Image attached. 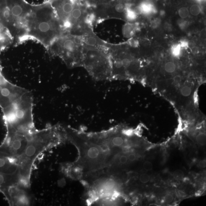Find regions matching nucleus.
Returning a JSON list of instances; mask_svg holds the SVG:
<instances>
[{
  "label": "nucleus",
  "mask_w": 206,
  "mask_h": 206,
  "mask_svg": "<svg viewBox=\"0 0 206 206\" xmlns=\"http://www.w3.org/2000/svg\"><path fill=\"white\" fill-rule=\"evenodd\" d=\"M63 33L60 23L49 1L32 5L26 24V39L37 41L47 50Z\"/></svg>",
  "instance_id": "f257e3e1"
},
{
  "label": "nucleus",
  "mask_w": 206,
  "mask_h": 206,
  "mask_svg": "<svg viewBox=\"0 0 206 206\" xmlns=\"http://www.w3.org/2000/svg\"><path fill=\"white\" fill-rule=\"evenodd\" d=\"M83 44L81 36L63 33L47 49L52 56L58 57L70 68L81 67Z\"/></svg>",
  "instance_id": "f03ea898"
},
{
  "label": "nucleus",
  "mask_w": 206,
  "mask_h": 206,
  "mask_svg": "<svg viewBox=\"0 0 206 206\" xmlns=\"http://www.w3.org/2000/svg\"><path fill=\"white\" fill-rule=\"evenodd\" d=\"M108 49L83 46L81 67L98 81H112V64Z\"/></svg>",
  "instance_id": "7ed1b4c3"
},
{
  "label": "nucleus",
  "mask_w": 206,
  "mask_h": 206,
  "mask_svg": "<svg viewBox=\"0 0 206 206\" xmlns=\"http://www.w3.org/2000/svg\"><path fill=\"white\" fill-rule=\"evenodd\" d=\"M0 173L12 178L27 190L30 187V178L26 175L17 161L0 151Z\"/></svg>",
  "instance_id": "20e7f679"
},
{
  "label": "nucleus",
  "mask_w": 206,
  "mask_h": 206,
  "mask_svg": "<svg viewBox=\"0 0 206 206\" xmlns=\"http://www.w3.org/2000/svg\"><path fill=\"white\" fill-rule=\"evenodd\" d=\"M63 31L73 10L75 0H49Z\"/></svg>",
  "instance_id": "39448f33"
},
{
  "label": "nucleus",
  "mask_w": 206,
  "mask_h": 206,
  "mask_svg": "<svg viewBox=\"0 0 206 206\" xmlns=\"http://www.w3.org/2000/svg\"><path fill=\"white\" fill-rule=\"evenodd\" d=\"M81 37L83 46L100 49H107L109 43L101 40L95 35L93 29L87 31Z\"/></svg>",
  "instance_id": "423d86ee"
},
{
  "label": "nucleus",
  "mask_w": 206,
  "mask_h": 206,
  "mask_svg": "<svg viewBox=\"0 0 206 206\" xmlns=\"http://www.w3.org/2000/svg\"><path fill=\"white\" fill-rule=\"evenodd\" d=\"M90 146L88 147L85 151V156L87 159L90 161H97L100 158L103 157V153L105 151H107L103 147V145L100 146L95 144H91Z\"/></svg>",
  "instance_id": "0eeeda50"
},
{
  "label": "nucleus",
  "mask_w": 206,
  "mask_h": 206,
  "mask_svg": "<svg viewBox=\"0 0 206 206\" xmlns=\"http://www.w3.org/2000/svg\"><path fill=\"white\" fill-rule=\"evenodd\" d=\"M136 29V26L135 24L128 23L123 28L124 35L126 37H131L134 35Z\"/></svg>",
  "instance_id": "6e6552de"
},
{
  "label": "nucleus",
  "mask_w": 206,
  "mask_h": 206,
  "mask_svg": "<svg viewBox=\"0 0 206 206\" xmlns=\"http://www.w3.org/2000/svg\"><path fill=\"white\" fill-rule=\"evenodd\" d=\"M139 6L142 10V14L149 15L156 11L154 6L149 2H143Z\"/></svg>",
  "instance_id": "1a4fd4ad"
},
{
  "label": "nucleus",
  "mask_w": 206,
  "mask_h": 206,
  "mask_svg": "<svg viewBox=\"0 0 206 206\" xmlns=\"http://www.w3.org/2000/svg\"><path fill=\"white\" fill-rule=\"evenodd\" d=\"M181 49L179 44H174L171 48V54L174 57H179L180 55Z\"/></svg>",
  "instance_id": "9d476101"
},
{
  "label": "nucleus",
  "mask_w": 206,
  "mask_h": 206,
  "mask_svg": "<svg viewBox=\"0 0 206 206\" xmlns=\"http://www.w3.org/2000/svg\"><path fill=\"white\" fill-rule=\"evenodd\" d=\"M176 68L175 64L173 62H168L165 65V70L169 73H172V72H174L175 71Z\"/></svg>",
  "instance_id": "9b49d317"
},
{
  "label": "nucleus",
  "mask_w": 206,
  "mask_h": 206,
  "mask_svg": "<svg viewBox=\"0 0 206 206\" xmlns=\"http://www.w3.org/2000/svg\"><path fill=\"white\" fill-rule=\"evenodd\" d=\"M196 140L198 144L201 146H204L206 144V137L205 134L201 133L196 137Z\"/></svg>",
  "instance_id": "f8f14e48"
},
{
  "label": "nucleus",
  "mask_w": 206,
  "mask_h": 206,
  "mask_svg": "<svg viewBox=\"0 0 206 206\" xmlns=\"http://www.w3.org/2000/svg\"><path fill=\"white\" fill-rule=\"evenodd\" d=\"M173 176L176 180L180 181L183 179L184 174L183 172L180 169H177L174 171L173 173Z\"/></svg>",
  "instance_id": "ddd939ff"
},
{
  "label": "nucleus",
  "mask_w": 206,
  "mask_h": 206,
  "mask_svg": "<svg viewBox=\"0 0 206 206\" xmlns=\"http://www.w3.org/2000/svg\"><path fill=\"white\" fill-rule=\"evenodd\" d=\"M201 11V9L198 5H194L191 7L190 8V12L193 15L197 16L198 15Z\"/></svg>",
  "instance_id": "4468645a"
},
{
  "label": "nucleus",
  "mask_w": 206,
  "mask_h": 206,
  "mask_svg": "<svg viewBox=\"0 0 206 206\" xmlns=\"http://www.w3.org/2000/svg\"><path fill=\"white\" fill-rule=\"evenodd\" d=\"M179 15L182 19L187 18L189 15V11L187 8L182 7L179 11Z\"/></svg>",
  "instance_id": "2eb2a0df"
},
{
  "label": "nucleus",
  "mask_w": 206,
  "mask_h": 206,
  "mask_svg": "<svg viewBox=\"0 0 206 206\" xmlns=\"http://www.w3.org/2000/svg\"><path fill=\"white\" fill-rule=\"evenodd\" d=\"M140 181L142 183H147L149 182L150 179V177L148 174L144 173L141 174L140 177Z\"/></svg>",
  "instance_id": "dca6fc26"
},
{
  "label": "nucleus",
  "mask_w": 206,
  "mask_h": 206,
  "mask_svg": "<svg viewBox=\"0 0 206 206\" xmlns=\"http://www.w3.org/2000/svg\"><path fill=\"white\" fill-rule=\"evenodd\" d=\"M118 160H117L116 161H118L117 164H126L128 161V157L124 155H122L118 157Z\"/></svg>",
  "instance_id": "f3484780"
},
{
  "label": "nucleus",
  "mask_w": 206,
  "mask_h": 206,
  "mask_svg": "<svg viewBox=\"0 0 206 206\" xmlns=\"http://www.w3.org/2000/svg\"><path fill=\"white\" fill-rule=\"evenodd\" d=\"M143 167L145 170L146 171H151L153 169V164L150 161H146L143 165Z\"/></svg>",
  "instance_id": "a211bd4d"
},
{
  "label": "nucleus",
  "mask_w": 206,
  "mask_h": 206,
  "mask_svg": "<svg viewBox=\"0 0 206 206\" xmlns=\"http://www.w3.org/2000/svg\"><path fill=\"white\" fill-rule=\"evenodd\" d=\"M161 24V20L159 19H156L154 20L151 23V27L154 28L159 27Z\"/></svg>",
  "instance_id": "6ab92c4d"
},
{
  "label": "nucleus",
  "mask_w": 206,
  "mask_h": 206,
  "mask_svg": "<svg viewBox=\"0 0 206 206\" xmlns=\"http://www.w3.org/2000/svg\"><path fill=\"white\" fill-rule=\"evenodd\" d=\"M174 197L171 194H167L164 197V201L166 203H170L173 200Z\"/></svg>",
  "instance_id": "aec40b11"
},
{
  "label": "nucleus",
  "mask_w": 206,
  "mask_h": 206,
  "mask_svg": "<svg viewBox=\"0 0 206 206\" xmlns=\"http://www.w3.org/2000/svg\"><path fill=\"white\" fill-rule=\"evenodd\" d=\"M181 48H183L184 49H187L188 48V41L186 39H182L180 41L179 43Z\"/></svg>",
  "instance_id": "412c9836"
},
{
  "label": "nucleus",
  "mask_w": 206,
  "mask_h": 206,
  "mask_svg": "<svg viewBox=\"0 0 206 206\" xmlns=\"http://www.w3.org/2000/svg\"><path fill=\"white\" fill-rule=\"evenodd\" d=\"M178 25L181 29H184L188 26V23L185 20H181L178 22Z\"/></svg>",
  "instance_id": "4be33fe9"
},
{
  "label": "nucleus",
  "mask_w": 206,
  "mask_h": 206,
  "mask_svg": "<svg viewBox=\"0 0 206 206\" xmlns=\"http://www.w3.org/2000/svg\"><path fill=\"white\" fill-rule=\"evenodd\" d=\"M133 10L134 11L135 14L137 16L142 14V10L141 7L139 6L135 7Z\"/></svg>",
  "instance_id": "5701e85b"
},
{
  "label": "nucleus",
  "mask_w": 206,
  "mask_h": 206,
  "mask_svg": "<svg viewBox=\"0 0 206 206\" xmlns=\"http://www.w3.org/2000/svg\"><path fill=\"white\" fill-rule=\"evenodd\" d=\"M128 159L131 162L134 161L136 159V156L134 154H131L129 155L128 156Z\"/></svg>",
  "instance_id": "b1692460"
},
{
  "label": "nucleus",
  "mask_w": 206,
  "mask_h": 206,
  "mask_svg": "<svg viewBox=\"0 0 206 206\" xmlns=\"http://www.w3.org/2000/svg\"><path fill=\"white\" fill-rule=\"evenodd\" d=\"M195 46V43L194 41L192 40L188 41V48L191 49Z\"/></svg>",
  "instance_id": "393cba45"
},
{
  "label": "nucleus",
  "mask_w": 206,
  "mask_h": 206,
  "mask_svg": "<svg viewBox=\"0 0 206 206\" xmlns=\"http://www.w3.org/2000/svg\"><path fill=\"white\" fill-rule=\"evenodd\" d=\"M191 49L193 54H196L199 53V48L198 47L195 46Z\"/></svg>",
  "instance_id": "a878e982"
},
{
  "label": "nucleus",
  "mask_w": 206,
  "mask_h": 206,
  "mask_svg": "<svg viewBox=\"0 0 206 206\" xmlns=\"http://www.w3.org/2000/svg\"><path fill=\"white\" fill-rule=\"evenodd\" d=\"M199 165L200 167L205 168L206 166V162L205 160H202L199 163Z\"/></svg>",
  "instance_id": "bb28decb"
},
{
  "label": "nucleus",
  "mask_w": 206,
  "mask_h": 206,
  "mask_svg": "<svg viewBox=\"0 0 206 206\" xmlns=\"http://www.w3.org/2000/svg\"><path fill=\"white\" fill-rule=\"evenodd\" d=\"M178 193L179 195L181 196V197H184V196H185V194H184L183 192H182V191H179Z\"/></svg>",
  "instance_id": "cd10ccee"
}]
</instances>
